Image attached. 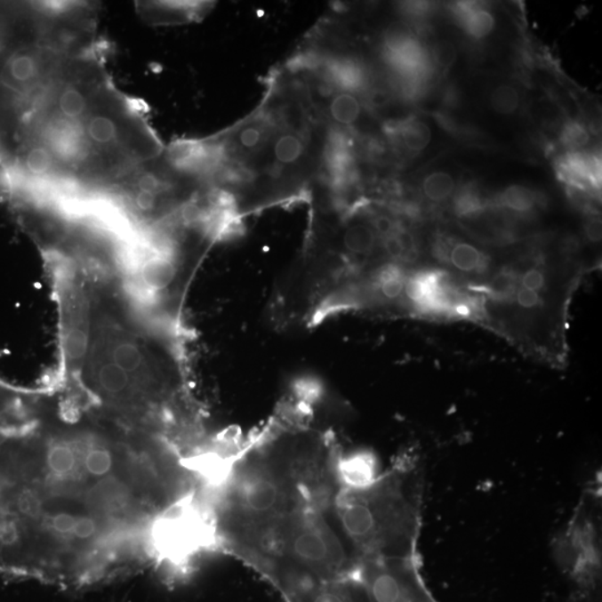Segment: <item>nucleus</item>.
<instances>
[{
  "label": "nucleus",
  "instance_id": "9",
  "mask_svg": "<svg viewBox=\"0 0 602 602\" xmlns=\"http://www.w3.org/2000/svg\"><path fill=\"white\" fill-rule=\"evenodd\" d=\"M379 240L371 219L367 221L349 220L342 232V247L350 257H368L375 250Z\"/></svg>",
  "mask_w": 602,
  "mask_h": 602
},
{
  "label": "nucleus",
  "instance_id": "11",
  "mask_svg": "<svg viewBox=\"0 0 602 602\" xmlns=\"http://www.w3.org/2000/svg\"><path fill=\"white\" fill-rule=\"evenodd\" d=\"M458 15L464 29L474 38H485L494 28L495 21L491 12L478 5H458Z\"/></svg>",
  "mask_w": 602,
  "mask_h": 602
},
{
  "label": "nucleus",
  "instance_id": "3",
  "mask_svg": "<svg viewBox=\"0 0 602 602\" xmlns=\"http://www.w3.org/2000/svg\"><path fill=\"white\" fill-rule=\"evenodd\" d=\"M345 483V463L326 435L293 426L276 429L228 465L213 508L214 534L328 507Z\"/></svg>",
  "mask_w": 602,
  "mask_h": 602
},
{
  "label": "nucleus",
  "instance_id": "14",
  "mask_svg": "<svg viewBox=\"0 0 602 602\" xmlns=\"http://www.w3.org/2000/svg\"><path fill=\"white\" fill-rule=\"evenodd\" d=\"M491 108L501 116H510L517 111L520 104V95L512 85H500L490 96Z\"/></svg>",
  "mask_w": 602,
  "mask_h": 602
},
{
  "label": "nucleus",
  "instance_id": "5",
  "mask_svg": "<svg viewBox=\"0 0 602 602\" xmlns=\"http://www.w3.org/2000/svg\"><path fill=\"white\" fill-rule=\"evenodd\" d=\"M423 471L403 461L372 480L347 482L332 504L338 525L364 561L415 560Z\"/></svg>",
  "mask_w": 602,
  "mask_h": 602
},
{
  "label": "nucleus",
  "instance_id": "16",
  "mask_svg": "<svg viewBox=\"0 0 602 602\" xmlns=\"http://www.w3.org/2000/svg\"><path fill=\"white\" fill-rule=\"evenodd\" d=\"M590 133L587 127H584L579 123H571L566 127L564 133H562V140L566 147L573 149H579L587 147L590 142Z\"/></svg>",
  "mask_w": 602,
  "mask_h": 602
},
{
  "label": "nucleus",
  "instance_id": "13",
  "mask_svg": "<svg viewBox=\"0 0 602 602\" xmlns=\"http://www.w3.org/2000/svg\"><path fill=\"white\" fill-rule=\"evenodd\" d=\"M535 193L521 186L510 187L500 196V204L514 213H528L535 205Z\"/></svg>",
  "mask_w": 602,
  "mask_h": 602
},
{
  "label": "nucleus",
  "instance_id": "17",
  "mask_svg": "<svg viewBox=\"0 0 602 602\" xmlns=\"http://www.w3.org/2000/svg\"><path fill=\"white\" fill-rule=\"evenodd\" d=\"M432 56L437 68H451L456 60L455 47L446 41L438 42L433 47Z\"/></svg>",
  "mask_w": 602,
  "mask_h": 602
},
{
  "label": "nucleus",
  "instance_id": "6",
  "mask_svg": "<svg viewBox=\"0 0 602 602\" xmlns=\"http://www.w3.org/2000/svg\"><path fill=\"white\" fill-rule=\"evenodd\" d=\"M357 574L373 602H437L415 560L364 561Z\"/></svg>",
  "mask_w": 602,
  "mask_h": 602
},
{
  "label": "nucleus",
  "instance_id": "8",
  "mask_svg": "<svg viewBox=\"0 0 602 602\" xmlns=\"http://www.w3.org/2000/svg\"><path fill=\"white\" fill-rule=\"evenodd\" d=\"M213 4L210 2H140L136 10L152 25L187 24L204 19Z\"/></svg>",
  "mask_w": 602,
  "mask_h": 602
},
{
  "label": "nucleus",
  "instance_id": "10",
  "mask_svg": "<svg viewBox=\"0 0 602 602\" xmlns=\"http://www.w3.org/2000/svg\"><path fill=\"white\" fill-rule=\"evenodd\" d=\"M392 132L397 142L413 153L423 151L432 140V131L429 126L417 118L398 123Z\"/></svg>",
  "mask_w": 602,
  "mask_h": 602
},
{
  "label": "nucleus",
  "instance_id": "2",
  "mask_svg": "<svg viewBox=\"0 0 602 602\" xmlns=\"http://www.w3.org/2000/svg\"><path fill=\"white\" fill-rule=\"evenodd\" d=\"M91 276L89 335L76 377L60 389L63 397L123 428L177 443L189 416L168 329L117 280Z\"/></svg>",
  "mask_w": 602,
  "mask_h": 602
},
{
  "label": "nucleus",
  "instance_id": "12",
  "mask_svg": "<svg viewBox=\"0 0 602 602\" xmlns=\"http://www.w3.org/2000/svg\"><path fill=\"white\" fill-rule=\"evenodd\" d=\"M421 190L426 199L441 204L454 195L455 180L450 173L437 171L424 179Z\"/></svg>",
  "mask_w": 602,
  "mask_h": 602
},
{
  "label": "nucleus",
  "instance_id": "15",
  "mask_svg": "<svg viewBox=\"0 0 602 602\" xmlns=\"http://www.w3.org/2000/svg\"><path fill=\"white\" fill-rule=\"evenodd\" d=\"M454 209L456 213L464 217L480 213L483 209L481 197L477 192L465 189L455 196Z\"/></svg>",
  "mask_w": 602,
  "mask_h": 602
},
{
  "label": "nucleus",
  "instance_id": "4",
  "mask_svg": "<svg viewBox=\"0 0 602 602\" xmlns=\"http://www.w3.org/2000/svg\"><path fill=\"white\" fill-rule=\"evenodd\" d=\"M332 504L285 514L217 539L279 590L297 582L349 577L358 573L362 560L338 525Z\"/></svg>",
  "mask_w": 602,
  "mask_h": 602
},
{
  "label": "nucleus",
  "instance_id": "7",
  "mask_svg": "<svg viewBox=\"0 0 602 602\" xmlns=\"http://www.w3.org/2000/svg\"><path fill=\"white\" fill-rule=\"evenodd\" d=\"M434 256L446 267V274L480 281L491 271V259L478 245L469 241L441 238L434 245Z\"/></svg>",
  "mask_w": 602,
  "mask_h": 602
},
{
  "label": "nucleus",
  "instance_id": "1",
  "mask_svg": "<svg viewBox=\"0 0 602 602\" xmlns=\"http://www.w3.org/2000/svg\"><path fill=\"white\" fill-rule=\"evenodd\" d=\"M165 148L138 100L114 84L94 44L68 57L29 104L0 165L16 186L96 193Z\"/></svg>",
  "mask_w": 602,
  "mask_h": 602
}]
</instances>
